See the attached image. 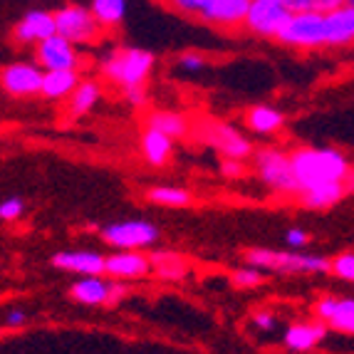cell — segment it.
I'll return each instance as SVG.
<instances>
[{
	"mask_svg": "<svg viewBox=\"0 0 354 354\" xmlns=\"http://www.w3.org/2000/svg\"><path fill=\"white\" fill-rule=\"evenodd\" d=\"M147 129H156V131H161V134L171 136V139H181V136H186V131H189V122H186V117H181V114H176V112H164V109H159V112H151L147 117Z\"/></svg>",
	"mask_w": 354,
	"mask_h": 354,
	"instance_id": "484cf974",
	"label": "cell"
},
{
	"mask_svg": "<svg viewBox=\"0 0 354 354\" xmlns=\"http://www.w3.org/2000/svg\"><path fill=\"white\" fill-rule=\"evenodd\" d=\"M164 3L183 18L201 20L221 30L243 28L250 6V0H164Z\"/></svg>",
	"mask_w": 354,
	"mask_h": 354,
	"instance_id": "3957f363",
	"label": "cell"
},
{
	"mask_svg": "<svg viewBox=\"0 0 354 354\" xmlns=\"http://www.w3.org/2000/svg\"><path fill=\"white\" fill-rule=\"evenodd\" d=\"M70 295L80 305H109L112 300V283L102 280V275H84L70 288Z\"/></svg>",
	"mask_w": 354,
	"mask_h": 354,
	"instance_id": "d6986e66",
	"label": "cell"
},
{
	"mask_svg": "<svg viewBox=\"0 0 354 354\" xmlns=\"http://www.w3.org/2000/svg\"><path fill=\"white\" fill-rule=\"evenodd\" d=\"M55 23H57V35L67 37L70 42L80 45H95L104 35V28L97 23L92 8L67 3V6L55 10Z\"/></svg>",
	"mask_w": 354,
	"mask_h": 354,
	"instance_id": "8992f818",
	"label": "cell"
},
{
	"mask_svg": "<svg viewBox=\"0 0 354 354\" xmlns=\"http://www.w3.org/2000/svg\"><path fill=\"white\" fill-rule=\"evenodd\" d=\"M102 238L104 243L114 245L119 250H139L151 245L159 238L156 225L149 221L134 218V221H119V223H109L102 228Z\"/></svg>",
	"mask_w": 354,
	"mask_h": 354,
	"instance_id": "9c48e42d",
	"label": "cell"
},
{
	"mask_svg": "<svg viewBox=\"0 0 354 354\" xmlns=\"http://www.w3.org/2000/svg\"><path fill=\"white\" fill-rule=\"evenodd\" d=\"M25 313H20V310H10L8 313V317H6V325L8 327H20V325H25Z\"/></svg>",
	"mask_w": 354,
	"mask_h": 354,
	"instance_id": "f35d334b",
	"label": "cell"
},
{
	"mask_svg": "<svg viewBox=\"0 0 354 354\" xmlns=\"http://www.w3.org/2000/svg\"><path fill=\"white\" fill-rule=\"evenodd\" d=\"M347 194V186L344 181H330L322 183V186H315L310 191H302V206L307 208H332L335 203L342 201V196Z\"/></svg>",
	"mask_w": 354,
	"mask_h": 354,
	"instance_id": "44dd1931",
	"label": "cell"
},
{
	"mask_svg": "<svg viewBox=\"0 0 354 354\" xmlns=\"http://www.w3.org/2000/svg\"><path fill=\"white\" fill-rule=\"evenodd\" d=\"M92 12L104 30H114L127 18V0H92Z\"/></svg>",
	"mask_w": 354,
	"mask_h": 354,
	"instance_id": "4316f807",
	"label": "cell"
},
{
	"mask_svg": "<svg viewBox=\"0 0 354 354\" xmlns=\"http://www.w3.org/2000/svg\"><path fill=\"white\" fill-rule=\"evenodd\" d=\"M278 42L292 50H319L330 48L327 40V20L325 12H292L283 30H280Z\"/></svg>",
	"mask_w": 354,
	"mask_h": 354,
	"instance_id": "5b68a950",
	"label": "cell"
},
{
	"mask_svg": "<svg viewBox=\"0 0 354 354\" xmlns=\"http://www.w3.org/2000/svg\"><path fill=\"white\" fill-rule=\"evenodd\" d=\"M292 18V8L288 0H250L248 15L243 28L258 37H275L278 40L280 30Z\"/></svg>",
	"mask_w": 354,
	"mask_h": 354,
	"instance_id": "ba28073f",
	"label": "cell"
},
{
	"mask_svg": "<svg viewBox=\"0 0 354 354\" xmlns=\"http://www.w3.org/2000/svg\"><path fill=\"white\" fill-rule=\"evenodd\" d=\"M292 12H330L335 8L344 6V0H288Z\"/></svg>",
	"mask_w": 354,
	"mask_h": 354,
	"instance_id": "f1b7e54d",
	"label": "cell"
},
{
	"mask_svg": "<svg viewBox=\"0 0 354 354\" xmlns=\"http://www.w3.org/2000/svg\"><path fill=\"white\" fill-rule=\"evenodd\" d=\"M42 80H45V70L37 65L35 59H15L10 65L3 67V89L10 97H35L42 95Z\"/></svg>",
	"mask_w": 354,
	"mask_h": 354,
	"instance_id": "30bf717a",
	"label": "cell"
},
{
	"mask_svg": "<svg viewBox=\"0 0 354 354\" xmlns=\"http://www.w3.org/2000/svg\"><path fill=\"white\" fill-rule=\"evenodd\" d=\"M248 266L275 272H330L332 263L322 255H305L295 250H270L253 248L245 253Z\"/></svg>",
	"mask_w": 354,
	"mask_h": 354,
	"instance_id": "277c9868",
	"label": "cell"
},
{
	"mask_svg": "<svg viewBox=\"0 0 354 354\" xmlns=\"http://www.w3.org/2000/svg\"><path fill=\"white\" fill-rule=\"evenodd\" d=\"M245 124L253 131H258V134H275V131L283 129L285 117L275 106L255 104L253 109H248V114H245Z\"/></svg>",
	"mask_w": 354,
	"mask_h": 354,
	"instance_id": "603a6c76",
	"label": "cell"
},
{
	"mask_svg": "<svg viewBox=\"0 0 354 354\" xmlns=\"http://www.w3.org/2000/svg\"><path fill=\"white\" fill-rule=\"evenodd\" d=\"M253 325L258 327V330H263V332H270V330H275L278 319H275V315H272V313H255L253 315Z\"/></svg>",
	"mask_w": 354,
	"mask_h": 354,
	"instance_id": "836d02e7",
	"label": "cell"
},
{
	"mask_svg": "<svg viewBox=\"0 0 354 354\" xmlns=\"http://www.w3.org/2000/svg\"><path fill=\"white\" fill-rule=\"evenodd\" d=\"M285 241H288L292 248H302V245L310 241V236H307L302 228H290L288 233H285Z\"/></svg>",
	"mask_w": 354,
	"mask_h": 354,
	"instance_id": "e575fe53",
	"label": "cell"
},
{
	"mask_svg": "<svg viewBox=\"0 0 354 354\" xmlns=\"http://www.w3.org/2000/svg\"><path fill=\"white\" fill-rule=\"evenodd\" d=\"M330 272H332V275H337V278L354 283V253L337 255V258L332 260V270Z\"/></svg>",
	"mask_w": 354,
	"mask_h": 354,
	"instance_id": "4dcf8cb0",
	"label": "cell"
},
{
	"mask_svg": "<svg viewBox=\"0 0 354 354\" xmlns=\"http://www.w3.org/2000/svg\"><path fill=\"white\" fill-rule=\"evenodd\" d=\"M344 186H347V194H349V191H354V169L349 171V176L344 178Z\"/></svg>",
	"mask_w": 354,
	"mask_h": 354,
	"instance_id": "ab89813d",
	"label": "cell"
},
{
	"mask_svg": "<svg viewBox=\"0 0 354 354\" xmlns=\"http://www.w3.org/2000/svg\"><path fill=\"white\" fill-rule=\"evenodd\" d=\"M176 65H178V70L186 72V75H196V72H201L203 67H206V59L198 53H183Z\"/></svg>",
	"mask_w": 354,
	"mask_h": 354,
	"instance_id": "1f68e13d",
	"label": "cell"
},
{
	"mask_svg": "<svg viewBox=\"0 0 354 354\" xmlns=\"http://www.w3.org/2000/svg\"><path fill=\"white\" fill-rule=\"evenodd\" d=\"M151 270V258L142 255L139 250H119L106 258V275L114 280H139Z\"/></svg>",
	"mask_w": 354,
	"mask_h": 354,
	"instance_id": "9a60e30c",
	"label": "cell"
},
{
	"mask_svg": "<svg viewBox=\"0 0 354 354\" xmlns=\"http://www.w3.org/2000/svg\"><path fill=\"white\" fill-rule=\"evenodd\" d=\"M124 97H127V102H129V104H136V106L147 102V92H144V87H139V89H127Z\"/></svg>",
	"mask_w": 354,
	"mask_h": 354,
	"instance_id": "8d00e7d4",
	"label": "cell"
},
{
	"mask_svg": "<svg viewBox=\"0 0 354 354\" xmlns=\"http://www.w3.org/2000/svg\"><path fill=\"white\" fill-rule=\"evenodd\" d=\"M174 139L171 136L161 134L156 129H147L142 136V151H144V159L149 161L151 166H164L171 156V149H174Z\"/></svg>",
	"mask_w": 354,
	"mask_h": 354,
	"instance_id": "cb8c5ba5",
	"label": "cell"
},
{
	"mask_svg": "<svg viewBox=\"0 0 354 354\" xmlns=\"http://www.w3.org/2000/svg\"><path fill=\"white\" fill-rule=\"evenodd\" d=\"M330 325L322 322V319H315V322H297V325H290L285 330V347L292 349V352H307V349L317 347L322 339L327 337Z\"/></svg>",
	"mask_w": 354,
	"mask_h": 354,
	"instance_id": "e0dca14e",
	"label": "cell"
},
{
	"mask_svg": "<svg viewBox=\"0 0 354 354\" xmlns=\"http://www.w3.org/2000/svg\"><path fill=\"white\" fill-rule=\"evenodd\" d=\"M208 142L225 153V159H248L253 153V144L225 122H211L208 124Z\"/></svg>",
	"mask_w": 354,
	"mask_h": 354,
	"instance_id": "5bb4252c",
	"label": "cell"
},
{
	"mask_svg": "<svg viewBox=\"0 0 354 354\" xmlns=\"http://www.w3.org/2000/svg\"><path fill=\"white\" fill-rule=\"evenodd\" d=\"M23 211H25V203L18 196H10V198H6V201L0 203V218L3 221H18L23 216Z\"/></svg>",
	"mask_w": 354,
	"mask_h": 354,
	"instance_id": "d6a6232c",
	"label": "cell"
},
{
	"mask_svg": "<svg viewBox=\"0 0 354 354\" xmlns=\"http://www.w3.org/2000/svg\"><path fill=\"white\" fill-rule=\"evenodd\" d=\"M263 280H266L263 268H255V266L241 268V270L233 272V283H236L238 288H255V285H260Z\"/></svg>",
	"mask_w": 354,
	"mask_h": 354,
	"instance_id": "f546056e",
	"label": "cell"
},
{
	"mask_svg": "<svg viewBox=\"0 0 354 354\" xmlns=\"http://www.w3.org/2000/svg\"><path fill=\"white\" fill-rule=\"evenodd\" d=\"M255 171L268 189L280 194H297V178L292 169V156L278 149H260L255 151Z\"/></svg>",
	"mask_w": 354,
	"mask_h": 354,
	"instance_id": "52a82bcc",
	"label": "cell"
},
{
	"mask_svg": "<svg viewBox=\"0 0 354 354\" xmlns=\"http://www.w3.org/2000/svg\"><path fill=\"white\" fill-rule=\"evenodd\" d=\"M100 70L109 82L122 87V92L139 89L153 70V55L142 48H112L102 55Z\"/></svg>",
	"mask_w": 354,
	"mask_h": 354,
	"instance_id": "7a4b0ae2",
	"label": "cell"
},
{
	"mask_svg": "<svg viewBox=\"0 0 354 354\" xmlns=\"http://www.w3.org/2000/svg\"><path fill=\"white\" fill-rule=\"evenodd\" d=\"M327 20V40L330 48H344L354 42V8L352 6H339L335 10L325 12Z\"/></svg>",
	"mask_w": 354,
	"mask_h": 354,
	"instance_id": "ac0fdd59",
	"label": "cell"
},
{
	"mask_svg": "<svg viewBox=\"0 0 354 354\" xmlns=\"http://www.w3.org/2000/svg\"><path fill=\"white\" fill-rule=\"evenodd\" d=\"M151 268L161 280H183L189 275V263L176 253L159 250L151 255Z\"/></svg>",
	"mask_w": 354,
	"mask_h": 354,
	"instance_id": "d4e9b609",
	"label": "cell"
},
{
	"mask_svg": "<svg viewBox=\"0 0 354 354\" xmlns=\"http://www.w3.org/2000/svg\"><path fill=\"white\" fill-rule=\"evenodd\" d=\"M53 266L80 275H102L106 272V258L95 250H62L53 255Z\"/></svg>",
	"mask_w": 354,
	"mask_h": 354,
	"instance_id": "2e32d148",
	"label": "cell"
},
{
	"mask_svg": "<svg viewBox=\"0 0 354 354\" xmlns=\"http://www.w3.org/2000/svg\"><path fill=\"white\" fill-rule=\"evenodd\" d=\"M292 169L297 178V194L330 181H344L349 176V161L337 149H297L292 153Z\"/></svg>",
	"mask_w": 354,
	"mask_h": 354,
	"instance_id": "6da1fadb",
	"label": "cell"
},
{
	"mask_svg": "<svg viewBox=\"0 0 354 354\" xmlns=\"http://www.w3.org/2000/svg\"><path fill=\"white\" fill-rule=\"evenodd\" d=\"M102 100V87L95 80H82L77 84V89L67 100V109H70L72 117H82V114L92 112L97 106V102Z\"/></svg>",
	"mask_w": 354,
	"mask_h": 354,
	"instance_id": "7402d4cb",
	"label": "cell"
},
{
	"mask_svg": "<svg viewBox=\"0 0 354 354\" xmlns=\"http://www.w3.org/2000/svg\"><path fill=\"white\" fill-rule=\"evenodd\" d=\"M35 62L42 70H80L82 55L75 42L62 35H53L35 48Z\"/></svg>",
	"mask_w": 354,
	"mask_h": 354,
	"instance_id": "8fae6325",
	"label": "cell"
},
{
	"mask_svg": "<svg viewBox=\"0 0 354 354\" xmlns=\"http://www.w3.org/2000/svg\"><path fill=\"white\" fill-rule=\"evenodd\" d=\"M147 196L151 203L169 208H183L191 203V194L186 189H178V186H153V189H149Z\"/></svg>",
	"mask_w": 354,
	"mask_h": 354,
	"instance_id": "83f0119b",
	"label": "cell"
},
{
	"mask_svg": "<svg viewBox=\"0 0 354 354\" xmlns=\"http://www.w3.org/2000/svg\"><path fill=\"white\" fill-rule=\"evenodd\" d=\"M221 171H223L225 176H243V161L241 159H225L223 164H221Z\"/></svg>",
	"mask_w": 354,
	"mask_h": 354,
	"instance_id": "d590c367",
	"label": "cell"
},
{
	"mask_svg": "<svg viewBox=\"0 0 354 354\" xmlns=\"http://www.w3.org/2000/svg\"><path fill=\"white\" fill-rule=\"evenodd\" d=\"M57 35V23H55V12L50 10H28L18 23L12 25V40L18 45H40L48 37Z\"/></svg>",
	"mask_w": 354,
	"mask_h": 354,
	"instance_id": "7c38bea8",
	"label": "cell"
},
{
	"mask_svg": "<svg viewBox=\"0 0 354 354\" xmlns=\"http://www.w3.org/2000/svg\"><path fill=\"white\" fill-rule=\"evenodd\" d=\"M344 3H347V6H352V8H354V0H344Z\"/></svg>",
	"mask_w": 354,
	"mask_h": 354,
	"instance_id": "60d3db41",
	"label": "cell"
},
{
	"mask_svg": "<svg viewBox=\"0 0 354 354\" xmlns=\"http://www.w3.org/2000/svg\"><path fill=\"white\" fill-rule=\"evenodd\" d=\"M315 315L332 330L354 335V297H322L315 305Z\"/></svg>",
	"mask_w": 354,
	"mask_h": 354,
	"instance_id": "4fadbf2b",
	"label": "cell"
},
{
	"mask_svg": "<svg viewBox=\"0 0 354 354\" xmlns=\"http://www.w3.org/2000/svg\"><path fill=\"white\" fill-rule=\"evenodd\" d=\"M129 295V290H127L124 283H119V280H114L112 283V300H109V305H114V302H119L122 297Z\"/></svg>",
	"mask_w": 354,
	"mask_h": 354,
	"instance_id": "74e56055",
	"label": "cell"
},
{
	"mask_svg": "<svg viewBox=\"0 0 354 354\" xmlns=\"http://www.w3.org/2000/svg\"><path fill=\"white\" fill-rule=\"evenodd\" d=\"M82 82V77L77 70H45L42 80V97L48 100H70V95Z\"/></svg>",
	"mask_w": 354,
	"mask_h": 354,
	"instance_id": "ffe728a7",
	"label": "cell"
}]
</instances>
